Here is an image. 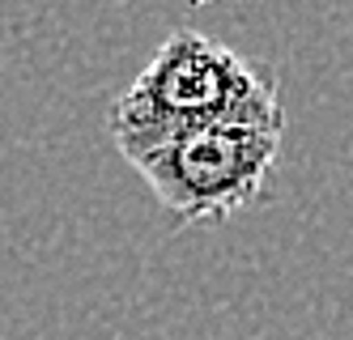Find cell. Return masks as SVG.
<instances>
[{"label": "cell", "instance_id": "6da1fadb", "mask_svg": "<svg viewBox=\"0 0 353 340\" xmlns=\"http://www.w3.org/2000/svg\"><path fill=\"white\" fill-rule=\"evenodd\" d=\"M213 123L285 128V107L268 64L247 60L234 47L196 30H174L137 81L115 98L107 119L123 158Z\"/></svg>", "mask_w": 353, "mask_h": 340}, {"label": "cell", "instance_id": "7a4b0ae2", "mask_svg": "<svg viewBox=\"0 0 353 340\" xmlns=\"http://www.w3.org/2000/svg\"><path fill=\"white\" fill-rule=\"evenodd\" d=\"M281 137L276 123H213L132 153L128 166L179 226L221 221L264 196Z\"/></svg>", "mask_w": 353, "mask_h": 340}, {"label": "cell", "instance_id": "3957f363", "mask_svg": "<svg viewBox=\"0 0 353 340\" xmlns=\"http://www.w3.org/2000/svg\"><path fill=\"white\" fill-rule=\"evenodd\" d=\"M188 5H213V0H188Z\"/></svg>", "mask_w": 353, "mask_h": 340}]
</instances>
